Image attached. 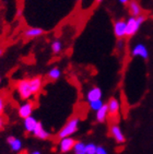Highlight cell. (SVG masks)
Returning <instances> with one entry per match:
<instances>
[{
  "label": "cell",
  "instance_id": "10",
  "mask_svg": "<svg viewBox=\"0 0 153 154\" xmlns=\"http://www.w3.org/2000/svg\"><path fill=\"white\" fill-rule=\"evenodd\" d=\"M101 98H102V90L100 88H97V86L92 88L86 93V100H88V102H93L96 101V100H101Z\"/></svg>",
  "mask_w": 153,
  "mask_h": 154
},
{
  "label": "cell",
  "instance_id": "17",
  "mask_svg": "<svg viewBox=\"0 0 153 154\" xmlns=\"http://www.w3.org/2000/svg\"><path fill=\"white\" fill-rule=\"evenodd\" d=\"M31 84H32V90H33V94H37L42 89V85H43V82H42V79L39 77L33 78L31 79Z\"/></svg>",
  "mask_w": 153,
  "mask_h": 154
},
{
  "label": "cell",
  "instance_id": "9",
  "mask_svg": "<svg viewBox=\"0 0 153 154\" xmlns=\"http://www.w3.org/2000/svg\"><path fill=\"white\" fill-rule=\"evenodd\" d=\"M111 134H112L113 138L116 140V142L118 143H124L125 142V136L123 134V131L117 125H113L111 127Z\"/></svg>",
  "mask_w": 153,
  "mask_h": 154
},
{
  "label": "cell",
  "instance_id": "4",
  "mask_svg": "<svg viewBox=\"0 0 153 154\" xmlns=\"http://www.w3.org/2000/svg\"><path fill=\"white\" fill-rule=\"evenodd\" d=\"M126 27L127 21L125 20H118L114 23V34L118 39L124 38L126 36Z\"/></svg>",
  "mask_w": 153,
  "mask_h": 154
},
{
  "label": "cell",
  "instance_id": "5",
  "mask_svg": "<svg viewBox=\"0 0 153 154\" xmlns=\"http://www.w3.org/2000/svg\"><path fill=\"white\" fill-rule=\"evenodd\" d=\"M131 55L133 57H140L142 59H148L149 58V51L143 44H136L131 49Z\"/></svg>",
  "mask_w": 153,
  "mask_h": 154
},
{
  "label": "cell",
  "instance_id": "18",
  "mask_svg": "<svg viewBox=\"0 0 153 154\" xmlns=\"http://www.w3.org/2000/svg\"><path fill=\"white\" fill-rule=\"evenodd\" d=\"M48 78H49L50 80H53V81H56L58 80L59 78H60V75H61V71H60V69L57 68V67H54V68H52L48 71L47 73Z\"/></svg>",
  "mask_w": 153,
  "mask_h": 154
},
{
  "label": "cell",
  "instance_id": "14",
  "mask_svg": "<svg viewBox=\"0 0 153 154\" xmlns=\"http://www.w3.org/2000/svg\"><path fill=\"white\" fill-rule=\"evenodd\" d=\"M37 122H38L32 115L27 117V118H24V128H25V130H27V132H32L33 134V131L35 129Z\"/></svg>",
  "mask_w": 153,
  "mask_h": 154
},
{
  "label": "cell",
  "instance_id": "11",
  "mask_svg": "<svg viewBox=\"0 0 153 154\" xmlns=\"http://www.w3.org/2000/svg\"><path fill=\"white\" fill-rule=\"evenodd\" d=\"M33 134L35 137H37L38 139H42V140H46L49 137V132H47V131L45 130L42 122H37L35 129L33 131Z\"/></svg>",
  "mask_w": 153,
  "mask_h": 154
},
{
  "label": "cell",
  "instance_id": "3",
  "mask_svg": "<svg viewBox=\"0 0 153 154\" xmlns=\"http://www.w3.org/2000/svg\"><path fill=\"white\" fill-rule=\"evenodd\" d=\"M79 122L80 119L78 117H73L71 118L67 124L61 128V130L59 131L58 138H66V137H70L71 134H73L76 130H78V127H79Z\"/></svg>",
  "mask_w": 153,
  "mask_h": 154
},
{
  "label": "cell",
  "instance_id": "15",
  "mask_svg": "<svg viewBox=\"0 0 153 154\" xmlns=\"http://www.w3.org/2000/svg\"><path fill=\"white\" fill-rule=\"evenodd\" d=\"M107 115H108V106H107V104H104L103 106L96 112V120L98 122H105Z\"/></svg>",
  "mask_w": 153,
  "mask_h": 154
},
{
  "label": "cell",
  "instance_id": "19",
  "mask_svg": "<svg viewBox=\"0 0 153 154\" xmlns=\"http://www.w3.org/2000/svg\"><path fill=\"white\" fill-rule=\"evenodd\" d=\"M74 150V154H86V144L81 141H76V144L73 146Z\"/></svg>",
  "mask_w": 153,
  "mask_h": 154
},
{
  "label": "cell",
  "instance_id": "20",
  "mask_svg": "<svg viewBox=\"0 0 153 154\" xmlns=\"http://www.w3.org/2000/svg\"><path fill=\"white\" fill-rule=\"evenodd\" d=\"M62 49V43L61 41L59 39H55V41L52 43V51L54 54H59Z\"/></svg>",
  "mask_w": 153,
  "mask_h": 154
},
{
  "label": "cell",
  "instance_id": "8",
  "mask_svg": "<svg viewBox=\"0 0 153 154\" xmlns=\"http://www.w3.org/2000/svg\"><path fill=\"white\" fill-rule=\"evenodd\" d=\"M33 109H34V105H33L32 102H27V103H24L23 105L20 106V108H19V115H20L21 118H27V117L32 115Z\"/></svg>",
  "mask_w": 153,
  "mask_h": 154
},
{
  "label": "cell",
  "instance_id": "1",
  "mask_svg": "<svg viewBox=\"0 0 153 154\" xmlns=\"http://www.w3.org/2000/svg\"><path fill=\"white\" fill-rule=\"evenodd\" d=\"M145 20V17L142 14L138 15V17H130L127 20V27H126V36L131 37V36L136 35V33L138 32L141 24Z\"/></svg>",
  "mask_w": 153,
  "mask_h": 154
},
{
  "label": "cell",
  "instance_id": "12",
  "mask_svg": "<svg viewBox=\"0 0 153 154\" xmlns=\"http://www.w3.org/2000/svg\"><path fill=\"white\" fill-rule=\"evenodd\" d=\"M128 11H129V14L131 17H138V15L141 14L142 9L137 1L133 0V1L128 2Z\"/></svg>",
  "mask_w": 153,
  "mask_h": 154
},
{
  "label": "cell",
  "instance_id": "24",
  "mask_svg": "<svg viewBox=\"0 0 153 154\" xmlns=\"http://www.w3.org/2000/svg\"><path fill=\"white\" fill-rule=\"evenodd\" d=\"M3 108H5V102L2 97H0V114L3 112Z\"/></svg>",
  "mask_w": 153,
  "mask_h": 154
},
{
  "label": "cell",
  "instance_id": "27",
  "mask_svg": "<svg viewBox=\"0 0 153 154\" xmlns=\"http://www.w3.org/2000/svg\"><path fill=\"white\" fill-rule=\"evenodd\" d=\"M2 54H3V48H2V47H0V57L2 56Z\"/></svg>",
  "mask_w": 153,
  "mask_h": 154
},
{
  "label": "cell",
  "instance_id": "28",
  "mask_svg": "<svg viewBox=\"0 0 153 154\" xmlns=\"http://www.w3.org/2000/svg\"><path fill=\"white\" fill-rule=\"evenodd\" d=\"M95 2L98 5V3H101V2H103V0H95Z\"/></svg>",
  "mask_w": 153,
  "mask_h": 154
},
{
  "label": "cell",
  "instance_id": "16",
  "mask_svg": "<svg viewBox=\"0 0 153 154\" xmlns=\"http://www.w3.org/2000/svg\"><path fill=\"white\" fill-rule=\"evenodd\" d=\"M8 143H9V145L11 146L12 151L18 152L22 149V142H21V140H19L18 138H15V137H9V138H8Z\"/></svg>",
  "mask_w": 153,
  "mask_h": 154
},
{
  "label": "cell",
  "instance_id": "7",
  "mask_svg": "<svg viewBox=\"0 0 153 154\" xmlns=\"http://www.w3.org/2000/svg\"><path fill=\"white\" fill-rule=\"evenodd\" d=\"M43 34H45V31L41 27H27L23 32V36L25 38H37Z\"/></svg>",
  "mask_w": 153,
  "mask_h": 154
},
{
  "label": "cell",
  "instance_id": "13",
  "mask_svg": "<svg viewBox=\"0 0 153 154\" xmlns=\"http://www.w3.org/2000/svg\"><path fill=\"white\" fill-rule=\"evenodd\" d=\"M107 106H108L109 115L115 116V115H117L118 112H119V107H120V105H119V102H118L117 98L112 97L108 101V103H107Z\"/></svg>",
  "mask_w": 153,
  "mask_h": 154
},
{
  "label": "cell",
  "instance_id": "26",
  "mask_svg": "<svg viewBox=\"0 0 153 154\" xmlns=\"http://www.w3.org/2000/svg\"><path fill=\"white\" fill-rule=\"evenodd\" d=\"M2 126H3V119H2V117L0 116V129L2 128Z\"/></svg>",
  "mask_w": 153,
  "mask_h": 154
},
{
  "label": "cell",
  "instance_id": "29",
  "mask_svg": "<svg viewBox=\"0 0 153 154\" xmlns=\"http://www.w3.org/2000/svg\"><path fill=\"white\" fill-rule=\"evenodd\" d=\"M31 154H41V153H39L38 151H34V152H32Z\"/></svg>",
  "mask_w": 153,
  "mask_h": 154
},
{
  "label": "cell",
  "instance_id": "30",
  "mask_svg": "<svg viewBox=\"0 0 153 154\" xmlns=\"http://www.w3.org/2000/svg\"><path fill=\"white\" fill-rule=\"evenodd\" d=\"M0 83H1V77H0Z\"/></svg>",
  "mask_w": 153,
  "mask_h": 154
},
{
  "label": "cell",
  "instance_id": "6",
  "mask_svg": "<svg viewBox=\"0 0 153 154\" xmlns=\"http://www.w3.org/2000/svg\"><path fill=\"white\" fill-rule=\"evenodd\" d=\"M74 144H76L74 139H72L70 137H66V138H62L60 143H59V149L62 153H66V152L71 151L73 149Z\"/></svg>",
  "mask_w": 153,
  "mask_h": 154
},
{
  "label": "cell",
  "instance_id": "23",
  "mask_svg": "<svg viewBox=\"0 0 153 154\" xmlns=\"http://www.w3.org/2000/svg\"><path fill=\"white\" fill-rule=\"evenodd\" d=\"M96 154H108V153H107V151H106L103 146H97Z\"/></svg>",
  "mask_w": 153,
  "mask_h": 154
},
{
  "label": "cell",
  "instance_id": "22",
  "mask_svg": "<svg viewBox=\"0 0 153 154\" xmlns=\"http://www.w3.org/2000/svg\"><path fill=\"white\" fill-rule=\"evenodd\" d=\"M96 149H97V146L95 144H93V143L86 144V154H96Z\"/></svg>",
  "mask_w": 153,
  "mask_h": 154
},
{
  "label": "cell",
  "instance_id": "21",
  "mask_svg": "<svg viewBox=\"0 0 153 154\" xmlns=\"http://www.w3.org/2000/svg\"><path fill=\"white\" fill-rule=\"evenodd\" d=\"M89 104H90V108H91L92 110H94V112H97V110L104 105L102 100H96V101H93V102H89Z\"/></svg>",
  "mask_w": 153,
  "mask_h": 154
},
{
  "label": "cell",
  "instance_id": "25",
  "mask_svg": "<svg viewBox=\"0 0 153 154\" xmlns=\"http://www.w3.org/2000/svg\"><path fill=\"white\" fill-rule=\"evenodd\" d=\"M118 1H119L120 3H123V5H127V3L129 2L130 0H118Z\"/></svg>",
  "mask_w": 153,
  "mask_h": 154
},
{
  "label": "cell",
  "instance_id": "2",
  "mask_svg": "<svg viewBox=\"0 0 153 154\" xmlns=\"http://www.w3.org/2000/svg\"><path fill=\"white\" fill-rule=\"evenodd\" d=\"M17 91L22 100H29L33 94L31 79H24L17 83Z\"/></svg>",
  "mask_w": 153,
  "mask_h": 154
}]
</instances>
